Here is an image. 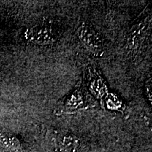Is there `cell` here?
<instances>
[{
  "instance_id": "6da1fadb",
  "label": "cell",
  "mask_w": 152,
  "mask_h": 152,
  "mask_svg": "<svg viewBox=\"0 0 152 152\" xmlns=\"http://www.w3.org/2000/svg\"><path fill=\"white\" fill-rule=\"evenodd\" d=\"M94 106L95 102L85 88L83 83H79L73 92L58 102L54 113L58 115L72 114Z\"/></svg>"
},
{
  "instance_id": "7a4b0ae2",
  "label": "cell",
  "mask_w": 152,
  "mask_h": 152,
  "mask_svg": "<svg viewBox=\"0 0 152 152\" xmlns=\"http://www.w3.org/2000/svg\"><path fill=\"white\" fill-rule=\"evenodd\" d=\"M77 36L82 45L95 56H102L104 45L100 36L90 26L82 23L77 29Z\"/></svg>"
},
{
  "instance_id": "3957f363",
  "label": "cell",
  "mask_w": 152,
  "mask_h": 152,
  "mask_svg": "<svg viewBox=\"0 0 152 152\" xmlns=\"http://www.w3.org/2000/svg\"><path fill=\"white\" fill-rule=\"evenodd\" d=\"M26 37L30 43L40 46L52 45L56 40V35L53 28L45 23L29 28L26 31Z\"/></svg>"
},
{
  "instance_id": "277c9868",
  "label": "cell",
  "mask_w": 152,
  "mask_h": 152,
  "mask_svg": "<svg viewBox=\"0 0 152 152\" xmlns=\"http://www.w3.org/2000/svg\"><path fill=\"white\" fill-rule=\"evenodd\" d=\"M149 24H151V19L149 20V18H147L131 28L126 39V49L132 51L140 47L145 37Z\"/></svg>"
},
{
  "instance_id": "5b68a950",
  "label": "cell",
  "mask_w": 152,
  "mask_h": 152,
  "mask_svg": "<svg viewBox=\"0 0 152 152\" xmlns=\"http://www.w3.org/2000/svg\"><path fill=\"white\" fill-rule=\"evenodd\" d=\"M55 145L60 151L75 152L79 147V139L72 134H58Z\"/></svg>"
},
{
  "instance_id": "8992f818",
  "label": "cell",
  "mask_w": 152,
  "mask_h": 152,
  "mask_svg": "<svg viewBox=\"0 0 152 152\" xmlns=\"http://www.w3.org/2000/svg\"><path fill=\"white\" fill-rule=\"evenodd\" d=\"M90 75L89 81L92 92L96 96H100L104 95L106 91V87L105 83H104L103 79L98 75L97 73H94V71H90Z\"/></svg>"
},
{
  "instance_id": "52a82bcc",
  "label": "cell",
  "mask_w": 152,
  "mask_h": 152,
  "mask_svg": "<svg viewBox=\"0 0 152 152\" xmlns=\"http://www.w3.org/2000/svg\"><path fill=\"white\" fill-rule=\"evenodd\" d=\"M0 145L13 151L18 150L20 147V143L16 138H9L2 134H0Z\"/></svg>"
},
{
  "instance_id": "ba28073f",
  "label": "cell",
  "mask_w": 152,
  "mask_h": 152,
  "mask_svg": "<svg viewBox=\"0 0 152 152\" xmlns=\"http://www.w3.org/2000/svg\"><path fill=\"white\" fill-rule=\"evenodd\" d=\"M151 87H152L151 77H149L145 83V92H146V94H147L148 99L150 100V104H151V99H152Z\"/></svg>"
}]
</instances>
